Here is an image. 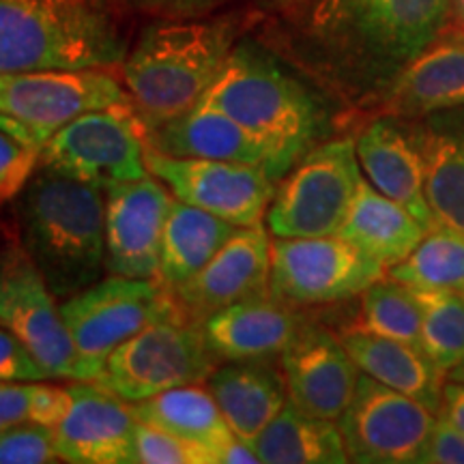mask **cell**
Instances as JSON below:
<instances>
[{"instance_id":"6da1fadb","label":"cell","mask_w":464,"mask_h":464,"mask_svg":"<svg viewBox=\"0 0 464 464\" xmlns=\"http://www.w3.org/2000/svg\"><path fill=\"white\" fill-rule=\"evenodd\" d=\"M451 0H304L293 48L344 95L374 102L440 33Z\"/></svg>"},{"instance_id":"7a4b0ae2","label":"cell","mask_w":464,"mask_h":464,"mask_svg":"<svg viewBox=\"0 0 464 464\" xmlns=\"http://www.w3.org/2000/svg\"><path fill=\"white\" fill-rule=\"evenodd\" d=\"M252 24L254 14L230 9L144 26L119 67L144 131L198 106Z\"/></svg>"},{"instance_id":"3957f363","label":"cell","mask_w":464,"mask_h":464,"mask_svg":"<svg viewBox=\"0 0 464 464\" xmlns=\"http://www.w3.org/2000/svg\"><path fill=\"white\" fill-rule=\"evenodd\" d=\"M20 246L58 301L106 274V189L37 166L14 198Z\"/></svg>"},{"instance_id":"277c9868","label":"cell","mask_w":464,"mask_h":464,"mask_svg":"<svg viewBox=\"0 0 464 464\" xmlns=\"http://www.w3.org/2000/svg\"><path fill=\"white\" fill-rule=\"evenodd\" d=\"M131 15L123 0H0V73L121 67Z\"/></svg>"},{"instance_id":"5b68a950","label":"cell","mask_w":464,"mask_h":464,"mask_svg":"<svg viewBox=\"0 0 464 464\" xmlns=\"http://www.w3.org/2000/svg\"><path fill=\"white\" fill-rule=\"evenodd\" d=\"M299 161L323 140L327 110L321 97L247 34L237 44L205 100Z\"/></svg>"},{"instance_id":"8992f818","label":"cell","mask_w":464,"mask_h":464,"mask_svg":"<svg viewBox=\"0 0 464 464\" xmlns=\"http://www.w3.org/2000/svg\"><path fill=\"white\" fill-rule=\"evenodd\" d=\"M63 321L86 370L95 382L108 357L149 324L183 316L172 290L160 280L108 276L61 301Z\"/></svg>"},{"instance_id":"52a82bcc","label":"cell","mask_w":464,"mask_h":464,"mask_svg":"<svg viewBox=\"0 0 464 464\" xmlns=\"http://www.w3.org/2000/svg\"><path fill=\"white\" fill-rule=\"evenodd\" d=\"M362 179L355 138L318 142L277 181L266 230L274 237L338 235Z\"/></svg>"},{"instance_id":"ba28073f","label":"cell","mask_w":464,"mask_h":464,"mask_svg":"<svg viewBox=\"0 0 464 464\" xmlns=\"http://www.w3.org/2000/svg\"><path fill=\"white\" fill-rule=\"evenodd\" d=\"M218 365L200 324L177 316L149 324L123 342L95 382L133 404L174 387L207 382Z\"/></svg>"},{"instance_id":"9c48e42d","label":"cell","mask_w":464,"mask_h":464,"mask_svg":"<svg viewBox=\"0 0 464 464\" xmlns=\"http://www.w3.org/2000/svg\"><path fill=\"white\" fill-rule=\"evenodd\" d=\"M39 166L102 189L136 181L149 174L144 127L131 103L91 110L44 144Z\"/></svg>"},{"instance_id":"30bf717a","label":"cell","mask_w":464,"mask_h":464,"mask_svg":"<svg viewBox=\"0 0 464 464\" xmlns=\"http://www.w3.org/2000/svg\"><path fill=\"white\" fill-rule=\"evenodd\" d=\"M385 274V265L340 235L271 241L269 293L286 305H327L362 297Z\"/></svg>"},{"instance_id":"8fae6325","label":"cell","mask_w":464,"mask_h":464,"mask_svg":"<svg viewBox=\"0 0 464 464\" xmlns=\"http://www.w3.org/2000/svg\"><path fill=\"white\" fill-rule=\"evenodd\" d=\"M130 103L114 69H42L0 73V114L20 121L44 149L75 116Z\"/></svg>"},{"instance_id":"7c38bea8","label":"cell","mask_w":464,"mask_h":464,"mask_svg":"<svg viewBox=\"0 0 464 464\" xmlns=\"http://www.w3.org/2000/svg\"><path fill=\"white\" fill-rule=\"evenodd\" d=\"M0 324L31 348L50 379L89 381L63 321L61 301L22 246L0 252Z\"/></svg>"},{"instance_id":"4fadbf2b","label":"cell","mask_w":464,"mask_h":464,"mask_svg":"<svg viewBox=\"0 0 464 464\" xmlns=\"http://www.w3.org/2000/svg\"><path fill=\"white\" fill-rule=\"evenodd\" d=\"M437 417L417 400L362 372L338 426L351 462L409 464L420 460Z\"/></svg>"},{"instance_id":"5bb4252c","label":"cell","mask_w":464,"mask_h":464,"mask_svg":"<svg viewBox=\"0 0 464 464\" xmlns=\"http://www.w3.org/2000/svg\"><path fill=\"white\" fill-rule=\"evenodd\" d=\"M147 168L177 200L235 226L265 224L277 181L263 168L200 158H177L147 147Z\"/></svg>"},{"instance_id":"9a60e30c","label":"cell","mask_w":464,"mask_h":464,"mask_svg":"<svg viewBox=\"0 0 464 464\" xmlns=\"http://www.w3.org/2000/svg\"><path fill=\"white\" fill-rule=\"evenodd\" d=\"M271 232L265 224L241 226L194 277L172 288L181 314L202 324L241 301L266 297L271 277Z\"/></svg>"},{"instance_id":"2e32d148","label":"cell","mask_w":464,"mask_h":464,"mask_svg":"<svg viewBox=\"0 0 464 464\" xmlns=\"http://www.w3.org/2000/svg\"><path fill=\"white\" fill-rule=\"evenodd\" d=\"M174 196L153 174L106 189V274L160 280V249Z\"/></svg>"},{"instance_id":"e0dca14e","label":"cell","mask_w":464,"mask_h":464,"mask_svg":"<svg viewBox=\"0 0 464 464\" xmlns=\"http://www.w3.org/2000/svg\"><path fill=\"white\" fill-rule=\"evenodd\" d=\"M144 140L149 149L177 158L232 161V164L263 168L276 181H280L297 164L284 150L263 140L207 102H200L198 106L166 123L150 127L144 131Z\"/></svg>"},{"instance_id":"ac0fdd59","label":"cell","mask_w":464,"mask_h":464,"mask_svg":"<svg viewBox=\"0 0 464 464\" xmlns=\"http://www.w3.org/2000/svg\"><path fill=\"white\" fill-rule=\"evenodd\" d=\"M131 404L91 381L69 385V406L56 423V451L69 464H136Z\"/></svg>"},{"instance_id":"d6986e66","label":"cell","mask_w":464,"mask_h":464,"mask_svg":"<svg viewBox=\"0 0 464 464\" xmlns=\"http://www.w3.org/2000/svg\"><path fill=\"white\" fill-rule=\"evenodd\" d=\"M288 400L305 413L338 421L351 404L362 370L340 335L304 323L280 355Z\"/></svg>"},{"instance_id":"ffe728a7","label":"cell","mask_w":464,"mask_h":464,"mask_svg":"<svg viewBox=\"0 0 464 464\" xmlns=\"http://www.w3.org/2000/svg\"><path fill=\"white\" fill-rule=\"evenodd\" d=\"M381 116L417 119L464 106V22L445 24L374 100Z\"/></svg>"},{"instance_id":"44dd1931","label":"cell","mask_w":464,"mask_h":464,"mask_svg":"<svg viewBox=\"0 0 464 464\" xmlns=\"http://www.w3.org/2000/svg\"><path fill=\"white\" fill-rule=\"evenodd\" d=\"M400 121L420 150L434 228L464 232V106Z\"/></svg>"},{"instance_id":"7402d4cb","label":"cell","mask_w":464,"mask_h":464,"mask_svg":"<svg viewBox=\"0 0 464 464\" xmlns=\"http://www.w3.org/2000/svg\"><path fill=\"white\" fill-rule=\"evenodd\" d=\"M305 321L297 307L271 295L216 312L200 324L207 346L222 362L280 359Z\"/></svg>"},{"instance_id":"603a6c76","label":"cell","mask_w":464,"mask_h":464,"mask_svg":"<svg viewBox=\"0 0 464 464\" xmlns=\"http://www.w3.org/2000/svg\"><path fill=\"white\" fill-rule=\"evenodd\" d=\"M357 160L363 177L387 198L396 200L423 224L434 228V218L423 191V164L420 150L404 130L402 121L379 116L355 138Z\"/></svg>"},{"instance_id":"cb8c5ba5","label":"cell","mask_w":464,"mask_h":464,"mask_svg":"<svg viewBox=\"0 0 464 464\" xmlns=\"http://www.w3.org/2000/svg\"><path fill=\"white\" fill-rule=\"evenodd\" d=\"M205 385L232 434L249 445L288 402L286 379L276 359L224 362Z\"/></svg>"},{"instance_id":"d4e9b609","label":"cell","mask_w":464,"mask_h":464,"mask_svg":"<svg viewBox=\"0 0 464 464\" xmlns=\"http://www.w3.org/2000/svg\"><path fill=\"white\" fill-rule=\"evenodd\" d=\"M340 340L363 374L417 400L439 415L445 385L443 372L421 346L382 338L355 327L342 332Z\"/></svg>"},{"instance_id":"484cf974","label":"cell","mask_w":464,"mask_h":464,"mask_svg":"<svg viewBox=\"0 0 464 464\" xmlns=\"http://www.w3.org/2000/svg\"><path fill=\"white\" fill-rule=\"evenodd\" d=\"M426 232L409 208L387 198L363 177L338 235L390 269L420 246Z\"/></svg>"},{"instance_id":"4316f807","label":"cell","mask_w":464,"mask_h":464,"mask_svg":"<svg viewBox=\"0 0 464 464\" xmlns=\"http://www.w3.org/2000/svg\"><path fill=\"white\" fill-rule=\"evenodd\" d=\"M131 411L140 423L205 450L211 464H218V456L235 439L205 382L161 392L142 402H133Z\"/></svg>"},{"instance_id":"83f0119b","label":"cell","mask_w":464,"mask_h":464,"mask_svg":"<svg viewBox=\"0 0 464 464\" xmlns=\"http://www.w3.org/2000/svg\"><path fill=\"white\" fill-rule=\"evenodd\" d=\"M237 228L226 219L174 198L168 211L160 249V282L181 286L211 260Z\"/></svg>"},{"instance_id":"f1b7e54d","label":"cell","mask_w":464,"mask_h":464,"mask_svg":"<svg viewBox=\"0 0 464 464\" xmlns=\"http://www.w3.org/2000/svg\"><path fill=\"white\" fill-rule=\"evenodd\" d=\"M260 464H344L346 454L338 421L301 411L288 400L252 443Z\"/></svg>"},{"instance_id":"f546056e","label":"cell","mask_w":464,"mask_h":464,"mask_svg":"<svg viewBox=\"0 0 464 464\" xmlns=\"http://www.w3.org/2000/svg\"><path fill=\"white\" fill-rule=\"evenodd\" d=\"M409 288H464V232L428 230L413 252L387 269Z\"/></svg>"},{"instance_id":"4dcf8cb0","label":"cell","mask_w":464,"mask_h":464,"mask_svg":"<svg viewBox=\"0 0 464 464\" xmlns=\"http://www.w3.org/2000/svg\"><path fill=\"white\" fill-rule=\"evenodd\" d=\"M421 307V340L432 363L450 374L464 362V297L456 288H413Z\"/></svg>"},{"instance_id":"1f68e13d","label":"cell","mask_w":464,"mask_h":464,"mask_svg":"<svg viewBox=\"0 0 464 464\" xmlns=\"http://www.w3.org/2000/svg\"><path fill=\"white\" fill-rule=\"evenodd\" d=\"M355 329L420 346L421 307L413 288L396 280H379L362 293V310Z\"/></svg>"},{"instance_id":"d6a6232c","label":"cell","mask_w":464,"mask_h":464,"mask_svg":"<svg viewBox=\"0 0 464 464\" xmlns=\"http://www.w3.org/2000/svg\"><path fill=\"white\" fill-rule=\"evenodd\" d=\"M54 462H61L56 451L54 428L24 421L0 432V464Z\"/></svg>"},{"instance_id":"836d02e7","label":"cell","mask_w":464,"mask_h":464,"mask_svg":"<svg viewBox=\"0 0 464 464\" xmlns=\"http://www.w3.org/2000/svg\"><path fill=\"white\" fill-rule=\"evenodd\" d=\"M136 464H211L205 450L138 421Z\"/></svg>"},{"instance_id":"e575fe53","label":"cell","mask_w":464,"mask_h":464,"mask_svg":"<svg viewBox=\"0 0 464 464\" xmlns=\"http://www.w3.org/2000/svg\"><path fill=\"white\" fill-rule=\"evenodd\" d=\"M39 166V150L0 130V202L14 200Z\"/></svg>"},{"instance_id":"d590c367","label":"cell","mask_w":464,"mask_h":464,"mask_svg":"<svg viewBox=\"0 0 464 464\" xmlns=\"http://www.w3.org/2000/svg\"><path fill=\"white\" fill-rule=\"evenodd\" d=\"M0 381H52L39 359L31 353V348L15 334H11L5 324H0Z\"/></svg>"},{"instance_id":"8d00e7d4","label":"cell","mask_w":464,"mask_h":464,"mask_svg":"<svg viewBox=\"0 0 464 464\" xmlns=\"http://www.w3.org/2000/svg\"><path fill=\"white\" fill-rule=\"evenodd\" d=\"M131 14L153 17V20H181L218 14L230 7L235 0H123Z\"/></svg>"},{"instance_id":"74e56055","label":"cell","mask_w":464,"mask_h":464,"mask_svg":"<svg viewBox=\"0 0 464 464\" xmlns=\"http://www.w3.org/2000/svg\"><path fill=\"white\" fill-rule=\"evenodd\" d=\"M420 464H464V430H458L443 417H437L430 437H428Z\"/></svg>"},{"instance_id":"f35d334b","label":"cell","mask_w":464,"mask_h":464,"mask_svg":"<svg viewBox=\"0 0 464 464\" xmlns=\"http://www.w3.org/2000/svg\"><path fill=\"white\" fill-rule=\"evenodd\" d=\"M34 393L37 382L0 381V432L17 423L33 421Z\"/></svg>"},{"instance_id":"ab89813d","label":"cell","mask_w":464,"mask_h":464,"mask_svg":"<svg viewBox=\"0 0 464 464\" xmlns=\"http://www.w3.org/2000/svg\"><path fill=\"white\" fill-rule=\"evenodd\" d=\"M439 417H443L445 421H450L458 430H464V382L451 379L445 382Z\"/></svg>"},{"instance_id":"60d3db41","label":"cell","mask_w":464,"mask_h":464,"mask_svg":"<svg viewBox=\"0 0 464 464\" xmlns=\"http://www.w3.org/2000/svg\"><path fill=\"white\" fill-rule=\"evenodd\" d=\"M258 7L265 11H274V14H288L295 7H299L304 0H256Z\"/></svg>"},{"instance_id":"b9f144b4","label":"cell","mask_w":464,"mask_h":464,"mask_svg":"<svg viewBox=\"0 0 464 464\" xmlns=\"http://www.w3.org/2000/svg\"><path fill=\"white\" fill-rule=\"evenodd\" d=\"M450 379H451V381H460V382H464V362L458 363L454 370H450Z\"/></svg>"},{"instance_id":"7bdbcfd3","label":"cell","mask_w":464,"mask_h":464,"mask_svg":"<svg viewBox=\"0 0 464 464\" xmlns=\"http://www.w3.org/2000/svg\"><path fill=\"white\" fill-rule=\"evenodd\" d=\"M460 3V11H462V22H464V0H458Z\"/></svg>"},{"instance_id":"ee69618b","label":"cell","mask_w":464,"mask_h":464,"mask_svg":"<svg viewBox=\"0 0 464 464\" xmlns=\"http://www.w3.org/2000/svg\"><path fill=\"white\" fill-rule=\"evenodd\" d=\"M460 293H462V297H464V288H462V290H460Z\"/></svg>"}]
</instances>
